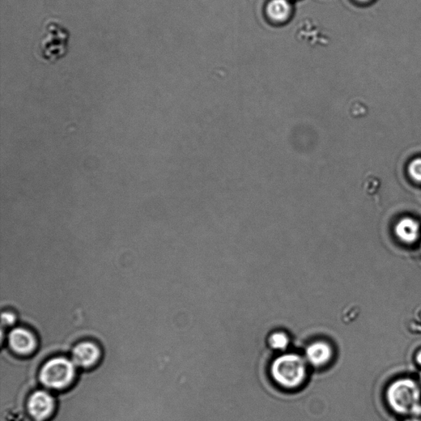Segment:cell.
<instances>
[{
  "instance_id": "13",
  "label": "cell",
  "mask_w": 421,
  "mask_h": 421,
  "mask_svg": "<svg viewBox=\"0 0 421 421\" xmlns=\"http://www.w3.org/2000/svg\"><path fill=\"white\" fill-rule=\"evenodd\" d=\"M16 322V317L11 312H3L2 314V325L3 326L14 325Z\"/></svg>"
},
{
  "instance_id": "8",
  "label": "cell",
  "mask_w": 421,
  "mask_h": 421,
  "mask_svg": "<svg viewBox=\"0 0 421 421\" xmlns=\"http://www.w3.org/2000/svg\"><path fill=\"white\" fill-rule=\"evenodd\" d=\"M420 225L414 218H403L395 225L394 232L404 244H413L420 236Z\"/></svg>"
},
{
  "instance_id": "4",
  "label": "cell",
  "mask_w": 421,
  "mask_h": 421,
  "mask_svg": "<svg viewBox=\"0 0 421 421\" xmlns=\"http://www.w3.org/2000/svg\"><path fill=\"white\" fill-rule=\"evenodd\" d=\"M76 367L73 360L65 357H55L42 367L40 380L46 388L65 389L74 380Z\"/></svg>"
},
{
  "instance_id": "3",
  "label": "cell",
  "mask_w": 421,
  "mask_h": 421,
  "mask_svg": "<svg viewBox=\"0 0 421 421\" xmlns=\"http://www.w3.org/2000/svg\"><path fill=\"white\" fill-rule=\"evenodd\" d=\"M271 373L279 385L285 389H294L303 384L306 377V365L299 356L285 355L274 360Z\"/></svg>"
},
{
  "instance_id": "1",
  "label": "cell",
  "mask_w": 421,
  "mask_h": 421,
  "mask_svg": "<svg viewBox=\"0 0 421 421\" xmlns=\"http://www.w3.org/2000/svg\"><path fill=\"white\" fill-rule=\"evenodd\" d=\"M70 33L59 20L45 23L37 45L36 53L41 61L54 63L65 57L69 48Z\"/></svg>"
},
{
  "instance_id": "11",
  "label": "cell",
  "mask_w": 421,
  "mask_h": 421,
  "mask_svg": "<svg viewBox=\"0 0 421 421\" xmlns=\"http://www.w3.org/2000/svg\"><path fill=\"white\" fill-rule=\"evenodd\" d=\"M269 343L276 350H284L288 346L289 338L284 333H275L271 335Z\"/></svg>"
},
{
  "instance_id": "16",
  "label": "cell",
  "mask_w": 421,
  "mask_h": 421,
  "mask_svg": "<svg viewBox=\"0 0 421 421\" xmlns=\"http://www.w3.org/2000/svg\"><path fill=\"white\" fill-rule=\"evenodd\" d=\"M357 1H359V2H368V1H371V0H357Z\"/></svg>"
},
{
  "instance_id": "14",
  "label": "cell",
  "mask_w": 421,
  "mask_h": 421,
  "mask_svg": "<svg viewBox=\"0 0 421 421\" xmlns=\"http://www.w3.org/2000/svg\"><path fill=\"white\" fill-rule=\"evenodd\" d=\"M403 421H421V419L418 418V416H409V418H407Z\"/></svg>"
},
{
  "instance_id": "7",
  "label": "cell",
  "mask_w": 421,
  "mask_h": 421,
  "mask_svg": "<svg viewBox=\"0 0 421 421\" xmlns=\"http://www.w3.org/2000/svg\"><path fill=\"white\" fill-rule=\"evenodd\" d=\"M101 351L99 346L91 342H84L78 344L72 353V360L76 367L88 369L99 362Z\"/></svg>"
},
{
  "instance_id": "6",
  "label": "cell",
  "mask_w": 421,
  "mask_h": 421,
  "mask_svg": "<svg viewBox=\"0 0 421 421\" xmlns=\"http://www.w3.org/2000/svg\"><path fill=\"white\" fill-rule=\"evenodd\" d=\"M8 344L17 354L28 356L36 350L37 342L31 331L24 327H16L8 335Z\"/></svg>"
},
{
  "instance_id": "9",
  "label": "cell",
  "mask_w": 421,
  "mask_h": 421,
  "mask_svg": "<svg viewBox=\"0 0 421 421\" xmlns=\"http://www.w3.org/2000/svg\"><path fill=\"white\" fill-rule=\"evenodd\" d=\"M333 351L329 344L318 342L310 345L306 351V356L310 363L316 367H320L329 362Z\"/></svg>"
},
{
  "instance_id": "2",
  "label": "cell",
  "mask_w": 421,
  "mask_h": 421,
  "mask_svg": "<svg viewBox=\"0 0 421 421\" xmlns=\"http://www.w3.org/2000/svg\"><path fill=\"white\" fill-rule=\"evenodd\" d=\"M389 405L397 414L419 415L421 409V392L419 386L410 378H401L393 382L387 391Z\"/></svg>"
},
{
  "instance_id": "18",
  "label": "cell",
  "mask_w": 421,
  "mask_h": 421,
  "mask_svg": "<svg viewBox=\"0 0 421 421\" xmlns=\"http://www.w3.org/2000/svg\"><path fill=\"white\" fill-rule=\"evenodd\" d=\"M420 380H421V373H420Z\"/></svg>"
},
{
  "instance_id": "15",
  "label": "cell",
  "mask_w": 421,
  "mask_h": 421,
  "mask_svg": "<svg viewBox=\"0 0 421 421\" xmlns=\"http://www.w3.org/2000/svg\"><path fill=\"white\" fill-rule=\"evenodd\" d=\"M416 361H418V363L421 365V351L416 354Z\"/></svg>"
},
{
  "instance_id": "5",
  "label": "cell",
  "mask_w": 421,
  "mask_h": 421,
  "mask_svg": "<svg viewBox=\"0 0 421 421\" xmlns=\"http://www.w3.org/2000/svg\"><path fill=\"white\" fill-rule=\"evenodd\" d=\"M54 398L45 391H37L28 401L29 414L37 421L49 419L54 413Z\"/></svg>"
},
{
  "instance_id": "12",
  "label": "cell",
  "mask_w": 421,
  "mask_h": 421,
  "mask_svg": "<svg viewBox=\"0 0 421 421\" xmlns=\"http://www.w3.org/2000/svg\"><path fill=\"white\" fill-rule=\"evenodd\" d=\"M407 172L412 181L421 184V157L411 161Z\"/></svg>"
},
{
  "instance_id": "17",
  "label": "cell",
  "mask_w": 421,
  "mask_h": 421,
  "mask_svg": "<svg viewBox=\"0 0 421 421\" xmlns=\"http://www.w3.org/2000/svg\"><path fill=\"white\" fill-rule=\"evenodd\" d=\"M419 415H420V416H421V409H420V414H419Z\"/></svg>"
},
{
  "instance_id": "10",
  "label": "cell",
  "mask_w": 421,
  "mask_h": 421,
  "mask_svg": "<svg viewBox=\"0 0 421 421\" xmlns=\"http://www.w3.org/2000/svg\"><path fill=\"white\" fill-rule=\"evenodd\" d=\"M266 12L274 22H286L291 14V3L287 0H270L267 4Z\"/></svg>"
}]
</instances>
